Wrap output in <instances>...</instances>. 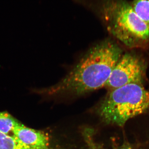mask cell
I'll return each instance as SVG.
<instances>
[{"instance_id":"6","label":"cell","mask_w":149,"mask_h":149,"mask_svg":"<svg viewBox=\"0 0 149 149\" xmlns=\"http://www.w3.org/2000/svg\"><path fill=\"white\" fill-rule=\"evenodd\" d=\"M81 134L87 149H106L102 144L96 141L95 130L93 128H84Z\"/></svg>"},{"instance_id":"5","label":"cell","mask_w":149,"mask_h":149,"mask_svg":"<svg viewBox=\"0 0 149 149\" xmlns=\"http://www.w3.org/2000/svg\"><path fill=\"white\" fill-rule=\"evenodd\" d=\"M131 5L136 14L149 25V0H133Z\"/></svg>"},{"instance_id":"7","label":"cell","mask_w":149,"mask_h":149,"mask_svg":"<svg viewBox=\"0 0 149 149\" xmlns=\"http://www.w3.org/2000/svg\"><path fill=\"white\" fill-rule=\"evenodd\" d=\"M0 149H34L0 132Z\"/></svg>"},{"instance_id":"3","label":"cell","mask_w":149,"mask_h":149,"mask_svg":"<svg viewBox=\"0 0 149 149\" xmlns=\"http://www.w3.org/2000/svg\"><path fill=\"white\" fill-rule=\"evenodd\" d=\"M144 70L143 64L138 57L125 54L116 65L105 87L111 91L131 83L141 84Z\"/></svg>"},{"instance_id":"2","label":"cell","mask_w":149,"mask_h":149,"mask_svg":"<svg viewBox=\"0 0 149 149\" xmlns=\"http://www.w3.org/2000/svg\"><path fill=\"white\" fill-rule=\"evenodd\" d=\"M149 108V92L141 84L131 83L109 91L96 109L102 122L123 126L128 120Z\"/></svg>"},{"instance_id":"1","label":"cell","mask_w":149,"mask_h":149,"mask_svg":"<svg viewBox=\"0 0 149 149\" xmlns=\"http://www.w3.org/2000/svg\"><path fill=\"white\" fill-rule=\"evenodd\" d=\"M122 56L118 46L109 40L92 47L58 83L39 93L48 95L78 96L105 86Z\"/></svg>"},{"instance_id":"4","label":"cell","mask_w":149,"mask_h":149,"mask_svg":"<svg viewBox=\"0 0 149 149\" xmlns=\"http://www.w3.org/2000/svg\"><path fill=\"white\" fill-rule=\"evenodd\" d=\"M17 121L6 112H0V132L11 137Z\"/></svg>"},{"instance_id":"8","label":"cell","mask_w":149,"mask_h":149,"mask_svg":"<svg viewBox=\"0 0 149 149\" xmlns=\"http://www.w3.org/2000/svg\"><path fill=\"white\" fill-rule=\"evenodd\" d=\"M116 149H135L131 146L130 144L127 143H124L120 146L116 148Z\"/></svg>"}]
</instances>
